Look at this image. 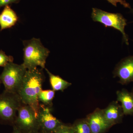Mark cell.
Segmentation results:
<instances>
[{
	"mask_svg": "<svg viewBox=\"0 0 133 133\" xmlns=\"http://www.w3.org/2000/svg\"><path fill=\"white\" fill-rule=\"evenodd\" d=\"M42 69L27 70L17 93L22 103L30 106L37 116L40 104L38 95L44 81Z\"/></svg>",
	"mask_w": 133,
	"mask_h": 133,
	"instance_id": "6da1fadb",
	"label": "cell"
},
{
	"mask_svg": "<svg viewBox=\"0 0 133 133\" xmlns=\"http://www.w3.org/2000/svg\"><path fill=\"white\" fill-rule=\"evenodd\" d=\"M23 62L22 64L27 70H34L39 66L45 69L46 60L50 53L39 38H33L23 42Z\"/></svg>",
	"mask_w": 133,
	"mask_h": 133,
	"instance_id": "7a4b0ae2",
	"label": "cell"
},
{
	"mask_svg": "<svg viewBox=\"0 0 133 133\" xmlns=\"http://www.w3.org/2000/svg\"><path fill=\"white\" fill-rule=\"evenodd\" d=\"M23 104L19 95L6 90L0 94V123L13 126Z\"/></svg>",
	"mask_w": 133,
	"mask_h": 133,
	"instance_id": "3957f363",
	"label": "cell"
},
{
	"mask_svg": "<svg viewBox=\"0 0 133 133\" xmlns=\"http://www.w3.org/2000/svg\"><path fill=\"white\" fill-rule=\"evenodd\" d=\"M27 70L22 64H17L14 62L8 63L0 75L5 90L17 94Z\"/></svg>",
	"mask_w": 133,
	"mask_h": 133,
	"instance_id": "277c9868",
	"label": "cell"
},
{
	"mask_svg": "<svg viewBox=\"0 0 133 133\" xmlns=\"http://www.w3.org/2000/svg\"><path fill=\"white\" fill-rule=\"evenodd\" d=\"M91 17L94 21L101 23L106 28L111 27L120 31L124 42L128 45V37L125 31L127 20L121 14L109 13L99 9L93 8Z\"/></svg>",
	"mask_w": 133,
	"mask_h": 133,
	"instance_id": "5b68a950",
	"label": "cell"
},
{
	"mask_svg": "<svg viewBox=\"0 0 133 133\" xmlns=\"http://www.w3.org/2000/svg\"><path fill=\"white\" fill-rule=\"evenodd\" d=\"M12 127L27 133H38L40 131L37 115L30 106L23 103L19 108Z\"/></svg>",
	"mask_w": 133,
	"mask_h": 133,
	"instance_id": "8992f818",
	"label": "cell"
},
{
	"mask_svg": "<svg viewBox=\"0 0 133 133\" xmlns=\"http://www.w3.org/2000/svg\"><path fill=\"white\" fill-rule=\"evenodd\" d=\"M52 108L40 103L37 116L40 126L39 131L45 133H54L58 128L63 124L52 115Z\"/></svg>",
	"mask_w": 133,
	"mask_h": 133,
	"instance_id": "52a82bcc",
	"label": "cell"
},
{
	"mask_svg": "<svg viewBox=\"0 0 133 133\" xmlns=\"http://www.w3.org/2000/svg\"><path fill=\"white\" fill-rule=\"evenodd\" d=\"M114 77L119 78V83L127 85L133 82V56L122 59L113 72Z\"/></svg>",
	"mask_w": 133,
	"mask_h": 133,
	"instance_id": "ba28073f",
	"label": "cell"
},
{
	"mask_svg": "<svg viewBox=\"0 0 133 133\" xmlns=\"http://www.w3.org/2000/svg\"><path fill=\"white\" fill-rule=\"evenodd\" d=\"M92 133H105L111 127L105 118L102 109L97 108L86 118Z\"/></svg>",
	"mask_w": 133,
	"mask_h": 133,
	"instance_id": "9c48e42d",
	"label": "cell"
},
{
	"mask_svg": "<svg viewBox=\"0 0 133 133\" xmlns=\"http://www.w3.org/2000/svg\"><path fill=\"white\" fill-rule=\"evenodd\" d=\"M102 110L105 118L111 127L122 121L124 115V112L118 101H112Z\"/></svg>",
	"mask_w": 133,
	"mask_h": 133,
	"instance_id": "30bf717a",
	"label": "cell"
},
{
	"mask_svg": "<svg viewBox=\"0 0 133 133\" xmlns=\"http://www.w3.org/2000/svg\"><path fill=\"white\" fill-rule=\"evenodd\" d=\"M18 17L15 12L9 5L4 7V9L0 14L1 30L12 28L18 21Z\"/></svg>",
	"mask_w": 133,
	"mask_h": 133,
	"instance_id": "8fae6325",
	"label": "cell"
},
{
	"mask_svg": "<svg viewBox=\"0 0 133 133\" xmlns=\"http://www.w3.org/2000/svg\"><path fill=\"white\" fill-rule=\"evenodd\" d=\"M117 101L120 102L124 115L133 114V94L125 89L116 92Z\"/></svg>",
	"mask_w": 133,
	"mask_h": 133,
	"instance_id": "7c38bea8",
	"label": "cell"
},
{
	"mask_svg": "<svg viewBox=\"0 0 133 133\" xmlns=\"http://www.w3.org/2000/svg\"><path fill=\"white\" fill-rule=\"evenodd\" d=\"M45 69L49 75L52 90L55 91H60L63 92L71 85V83L65 81L59 76L54 75L46 68Z\"/></svg>",
	"mask_w": 133,
	"mask_h": 133,
	"instance_id": "4fadbf2b",
	"label": "cell"
},
{
	"mask_svg": "<svg viewBox=\"0 0 133 133\" xmlns=\"http://www.w3.org/2000/svg\"><path fill=\"white\" fill-rule=\"evenodd\" d=\"M55 92L52 90H42L38 95L39 102H41V104L52 108V101L55 97Z\"/></svg>",
	"mask_w": 133,
	"mask_h": 133,
	"instance_id": "5bb4252c",
	"label": "cell"
},
{
	"mask_svg": "<svg viewBox=\"0 0 133 133\" xmlns=\"http://www.w3.org/2000/svg\"><path fill=\"white\" fill-rule=\"evenodd\" d=\"M71 126L74 133H92L86 118L76 120Z\"/></svg>",
	"mask_w": 133,
	"mask_h": 133,
	"instance_id": "9a60e30c",
	"label": "cell"
},
{
	"mask_svg": "<svg viewBox=\"0 0 133 133\" xmlns=\"http://www.w3.org/2000/svg\"><path fill=\"white\" fill-rule=\"evenodd\" d=\"M14 57L8 56L2 50H0V66L4 67L8 63L14 62Z\"/></svg>",
	"mask_w": 133,
	"mask_h": 133,
	"instance_id": "2e32d148",
	"label": "cell"
},
{
	"mask_svg": "<svg viewBox=\"0 0 133 133\" xmlns=\"http://www.w3.org/2000/svg\"><path fill=\"white\" fill-rule=\"evenodd\" d=\"M54 133H74L71 125L63 124L58 127Z\"/></svg>",
	"mask_w": 133,
	"mask_h": 133,
	"instance_id": "e0dca14e",
	"label": "cell"
},
{
	"mask_svg": "<svg viewBox=\"0 0 133 133\" xmlns=\"http://www.w3.org/2000/svg\"><path fill=\"white\" fill-rule=\"evenodd\" d=\"M107 1L115 7L117 6V3H119L121 5H123L125 8H128L130 9H131L130 5L125 0H107Z\"/></svg>",
	"mask_w": 133,
	"mask_h": 133,
	"instance_id": "ac0fdd59",
	"label": "cell"
},
{
	"mask_svg": "<svg viewBox=\"0 0 133 133\" xmlns=\"http://www.w3.org/2000/svg\"><path fill=\"white\" fill-rule=\"evenodd\" d=\"M20 0H0V8L13 3H17Z\"/></svg>",
	"mask_w": 133,
	"mask_h": 133,
	"instance_id": "d6986e66",
	"label": "cell"
},
{
	"mask_svg": "<svg viewBox=\"0 0 133 133\" xmlns=\"http://www.w3.org/2000/svg\"><path fill=\"white\" fill-rule=\"evenodd\" d=\"M13 127V131L11 133H27L24 132H23L21 130H19V129L16 128L15 127Z\"/></svg>",
	"mask_w": 133,
	"mask_h": 133,
	"instance_id": "ffe728a7",
	"label": "cell"
},
{
	"mask_svg": "<svg viewBox=\"0 0 133 133\" xmlns=\"http://www.w3.org/2000/svg\"><path fill=\"white\" fill-rule=\"evenodd\" d=\"M131 12L133 14V9H132L131 8Z\"/></svg>",
	"mask_w": 133,
	"mask_h": 133,
	"instance_id": "44dd1931",
	"label": "cell"
},
{
	"mask_svg": "<svg viewBox=\"0 0 133 133\" xmlns=\"http://www.w3.org/2000/svg\"><path fill=\"white\" fill-rule=\"evenodd\" d=\"M38 133H45L44 132H41V131H39Z\"/></svg>",
	"mask_w": 133,
	"mask_h": 133,
	"instance_id": "7402d4cb",
	"label": "cell"
},
{
	"mask_svg": "<svg viewBox=\"0 0 133 133\" xmlns=\"http://www.w3.org/2000/svg\"><path fill=\"white\" fill-rule=\"evenodd\" d=\"M1 79H0V87H1Z\"/></svg>",
	"mask_w": 133,
	"mask_h": 133,
	"instance_id": "603a6c76",
	"label": "cell"
},
{
	"mask_svg": "<svg viewBox=\"0 0 133 133\" xmlns=\"http://www.w3.org/2000/svg\"><path fill=\"white\" fill-rule=\"evenodd\" d=\"M132 93L133 94V88H132Z\"/></svg>",
	"mask_w": 133,
	"mask_h": 133,
	"instance_id": "cb8c5ba5",
	"label": "cell"
}]
</instances>
